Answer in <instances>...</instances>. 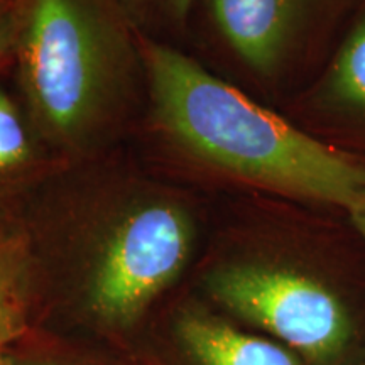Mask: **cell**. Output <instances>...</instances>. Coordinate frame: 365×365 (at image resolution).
Returning <instances> with one entry per match:
<instances>
[{
	"mask_svg": "<svg viewBox=\"0 0 365 365\" xmlns=\"http://www.w3.org/2000/svg\"><path fill=\"white\" fill-rule=\"evenodd\" d=\"M12 360V365H48V364H34V362H21V360Z\"/></svg>",
	"mask_w": 365,
	"mask_h": 365,
	"instance_id": "obj_14",
	"label": "cell"
},
{
	"mask_svg": "<svg viewBox=\"0 0 365 365\" xmlns=\"http://www.w3.org/2000/svg\"><path fill=\"white\" fill-rule=\"evenodd\" d=\"M344 0H198L195 16L259 80L279 75L303 33ZM193 21V19H191Z\"/></svg>",
	"mask_w": 365,
	"mask_h": 365,
	"instance_id": "obj_5",
	"label": "cell"
},
{
	"mask_svg": "<svg viewBox=\"0 0 365 365\" xmlns=\"http://www.w3.org/2000/svg\"><path fill=\"white\" fill-rule=\"evenodd\" d=\"M0 365H12V360L6 357V355L2 354V350H0Z\"/></svg>",
	"mask_w": 365,
	"mask_h": 365,
	"instance_id": "obj_13",
	"label": "cell"
},
{
	"mask_svg": "<svg viewBox=\"0 0 365 365\" xmlns=\"http://www.w3.org/2000/svg\"><path fill=\"white\" fill-rule=\"evenodd\" d=\"M350 217H352V222L357 230L360 232V235L365 239V193L362 195V198L357 200V203L354 205L352 208L349 210Z\"/></svg>",
	"mask_w": 365,
	"mask_h": 365,
	"instance_id": "obj_12",
	"label": "cell"
},
{
	"mask_svg": "<svg viewBox=\"0 0 365 365\" xmlns=\"http://www.w3.org/2000/svg\"><path fill=\"white\" fill-rule=\"evenodd\" d=\"M11 2L12 0H0V11H4V9H6Z\"/></svg>",
	"mask_w": 365,
	"mask_h": 365,
	"instance_id": "obj_15",
	"label": "cell"
},
{
	"mask_svg": "<svg viewBox=\"0 0 365 365\" xmlns=\"http://www.w3.org/2000/svg\"><path fill=\"white\" fill-rule=\"evenodd\" d=\"M65 164L34 127L11 70L0 73V218L22 217L41 186Z\"/></svg>",
	"mask_w": 365,
	"mask_h": 365,
	"instance_id": "obj_6",
	"label": "cell"
},
{
	"mask_svg": "<svg viewBox=\"0 0 365 365\" xmlns=\"http://www.w3.org/2000/svg\"><path fill=\"white\" fill-rule=\"evenodd\" d=\"M11 75L39 135L63 163L129 148L148 71L117 0H14Z\"/></svg>",
	"mask_w": 365,
	"mask_h": 365,
	"instance_id": "obj_3",
	"label": "cell"
},
{
	"mask_svg": "<svg viewBox=\"0 0 365 365\" xmlns=\"http://www.w3.org/2000/svg\"><path fill=\"white\" fill-rule=\"evenodd\" d=\"M38 267L24 217L0 218V350L26 330Z\"/></svg>",
	"mask_w": 365,
	"mask_h": 365,
	"instance_id": "obj_8",
	"label": "cell"
},
{
	"mask_svg": "<svg viewBox=\"0 0 365 365\" xmlns=\"http://www.w3.org/2000/svg\"><path fill=\"white\" fill-rule=\"evenodd\" d=\"M24 218L78 242L81 303L112 325L140 317L180 279L198 237L193 190L158 175L129 148L59 168Z\"/></svg>",
	"mask_w": 365,
	"mask_h": 365,
	"instance_id": "obj_2",
	"label": "cell"
},
{
	"mask_svg": "<svg viewBox=\"0 0 365 365\" xmlns=\"http://www.w3.org/2000/svg\"><path fill=\"white\" fill-rule=\"evenodd\" d=\"M117 4L143 38L188 49L198 0H117Z\"/></svg>",
	"mask_w": 365,
	"mask_h": 365,
	"instance_id": "obj_9",
	"label": "cell"
},
{
	"mask_svg": "<svg viewBox=\"0 0 365 365\" xmlns=\"http://www.w3.org/2000/svg\"><path fill=\"white\" fill-rule=\"evenodd\" d=\"M203 286L218 304L309 362H335L352 340V319L339 296L293 266L264 259L227 261L208 269Z\"/></svg>",
	"mask_w": 365,
	"mask_h": 365,
	"instance_id": "obj_4",
	"label": "cell"
},
{
	"mask_svg": "<svg viewBox=\"0 0 365 365\" xmlns=\"http://www.w3.org/2000/svg\"><path fill=\"white\" fill-rule=\"evenodd\" d=\"M331 88L346 102L365 107V14L340 53Z\"/></svg>",
	"mask_w": 365,
	"mask_h": 365,
	"instance_id": "obj_10",
	"label": "cell"
},
{
	"mask_svg": "<svg viewBox=\"0 0 365 365\" xmlns=\"http://www.w3.org/2000/svg\"><path fill=\"white\" fill-rule=\"evenodd\" d=\"M14 2V0H12ZM12 2L0 11V73L12 68V46H14V19Z\"/></svg>",
	"mask_w": 365,
	"mask_h": 365,
	"instance_id": "obj_11",
	"label": "cell"
},
{
	"mask_svg": "<svg viewBox=\"0 0 365 365\" xmlns=\"http://www.w3.org/2000/svg\"><path fill=\"white\" fill-rule=\"evenodd\" d=\"M148 100L129 149L186 188L223 180L350 210L365 168L269 110L182 48L140 36Z\"/></svg>",
	"mask_w": 365,
	"mask_h": 365,
	"instance_id": "obj_1",
	"label": "cell"
},
{
	"mask_svg": "<svg viewBox=\"0 0 365 365\" xmlns=\"http://www.w3.org/2000/svg\"><path fill=\"white\" fill-rule=\"evenodd\" d=\"M178 333L200 365H301L284 346L247 335L207 314L185 313Z\"/></svg>",
	"mask_w": 365,
	"mask_h": 365,
	"instance_id": "obj_7",
	"label": "cell"
}]
</instances>
